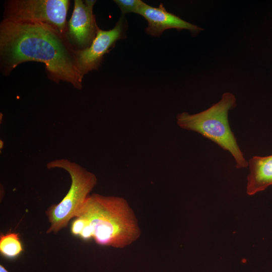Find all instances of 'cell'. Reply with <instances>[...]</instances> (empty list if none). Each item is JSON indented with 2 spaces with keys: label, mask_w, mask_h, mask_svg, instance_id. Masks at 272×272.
I'll return each mask as SVG.
<instances>
[{
  "label": "cell",
  "mask_w": 272,
  "mask_h": 272,
  "mask_svg": "<svg viewBox=\"0 0 272 272\" xmlns=\"http://www.w3.org/2000/svg\"><path fill=\"white\" fill-rule=\"evenodd\" d=\"M68 41L46 25L4 20L0 27L3 66L10 72L26 61L42 62L51 79L81 89L83 77L76 65L75 50Z\"/></svg>",
  "instance_id": "1"
},
{
  "label": "cell",
  "mask_w": 272,
  "mask_h": 272,
  "mask_svg": "<svg viewBox=\"0 0 272 272\" xmlns=\"http://www.w3.org/2000/svg\"><path fill=\"white\" fill-rule=\"evenodd\" d=\"M78 217L86 220L92 239L99 245L123 248L141 234L132 210L121 197L90 194L75 218Z\"/></svg>",
  "instance_id": "2"
},
{
  "label": "cell",
  "mask_w": 272,
  "mask_h": 272,
  "mask_svg": "<svg viewBox=\"0 0 272 272\" xmlns=\"http://www.w3.org/2000/svg\"><path fill=\"white\" fill-rule=\"evenodd\" d=\"M237 105L232 93H224L222 99L208 109L190 114L186 112L177 116V123L181 128L199 133L214 142L234 157L237 168H246L248 162L244 157L228 122L230 110Z\"/></svg>",
  "instance_id": "3"
},
{
  "label": "cell",
  "mask_w": 272,
  "mask_h": 272,
  "mask_svg": "<svg viewBox=\"0 0 272 272\" xmlns=\"http://www.w3.org/2000/svg\"><path fill=\"white\" fill-rule=\"evenodd\" d=\"M48 169L59 168L66 171L71 178L70 188L62 199L46 211L50 226L47 233H56L66 227L97 184L95 175L78 164L67 159H56L46 165Z\"/></svg>",
  "instance_id": "4"
},
{
  "label": "cell",
  "mask_w": 272,
  "mask_h": 272,
  "mask_svg": "<svg viewBox=\"0 0 272 272\" xmlns=\"http://www.w3.org/2000/svg\"><path fill=\"white\" fill-rule=\"evenodd\" d=\"M69 5L68 0L10 1L6 6L4 20L46 25L67 39L66 18Z\"/></svg>",
  "instance_id": "5"
},
{
  "label": "cell",
  "mask_w": 272,
  "mask_h": 272,
  "mask_svg": "<svg viewBox=\"0 0 272 272\" xmlns=\"http://www.w3.org/2000/svg\"><path fill=\"white\" fill-rule=\"evenodd\" d=\"M127 23L122 16L112 29L103 30L98 27L91 45L86 48L75 50L76 65L83 77L99 66L104 54L114 46L116 42L125 37Z\"/></svg>",
  "instance_id": "6"
},
{
  "label": "cell",
  "mask_w": 272,
  "mask_h": 272,
  "mask_svg": "<svg viewBox=\"0 0 272 272\" xmlns=\"http://www.w3.org/2000/svg\"><path fill=\"white\" fill-rule=\"evenodd\" d=\"M96 1L75 0L72 17L68 23V41L81 50L88 47L95 38L98 26L93 8Z\"/></svg>",
  "instance_id": "7"
},
{
  "label": "cell",
  "mask_w": 272,
  "mask_h": 272,
  "mask_svg": "<svg viewBox=\"0 0 272 272\" xmlns=\"http://www.w3.org/2000/svg\"><path fill=\"white\" fill-rule=\"evenodd\" d=\"M138 14L144 17L148 22V26L145 29L146 33L153 36H160L165 30L171 28L179 31L188 30L193 35H196L203 30L201 28L167 12L162 4L155 8L143 2Z\"/></svg>",
  "instance_id": "8"
},
{
  "label": "cell",
  "mask_w": 272,
  "mask_h": 272,
  "mask_svg": "<svg viewBox=\"0 0 272 272\" xmlns=\"http://www.w3.org/2000/svg\"><path fill=\"white\" fill-rule=\"evenodd\" d=\"M246 193L252 195L272 185V155L253 156L248 162Z\"/></svg>",
  "instance_id": "9"
},
{
  "label": "cell",
  "mask_w": 272,
  "mask_h": 272,
  "mask_svg": "<svg viewBox=\"0 0 272 272\" xmlns=\"http://www.w3.org/2000/svg\"><path fill=\"white\" fill-rule=\"evenodd\" d=\"M23 251L19 234L14 232L2 234L0 236V253L4 257L13 259Z\"/></svg>",
  "instance_id": "10"
},
{
  "label": "cell",
  "mask_w": 272,
  "mask_h": 272,
  "mask_svg": "<svg viewBox=\"0 0 272 272\" xmlns=\"http://www.w3.org/2000/svg\"><path fill=\"white\" fill-rule=\"evenodd\" d=\"M123 15L127 13L138 14L140 8L143 3L141 0H115Z\"/></svg>",
  "instance_id": "11"
},
{
  "label": "cell",
  "mask_w": 272,
  "mask_h": 272,
  "mask_svg": "<svg viewBox=\"0 0 272 272\" xmlns=\"http://www.w3.org/2000/svg\"><path fill=\"white\" fill-rule=\"evenodd\" d=\"M86 225V220L81 217H78L72 222L71 232L75 236L79 237Z\"/></svg>",
  "instance_id": "12"
},
{
  "label": "cell",
  "mask_w": 272,
  "mask_h": 272,
  "mask_svg": "<svg viewBox=\"0 0 272 272\" xmlns=\"http://www.w3.org/2000/svg\"><path fill=\"white\" fill-rule=\"evenodd\" d=\"M0 272H9L8 270L2 264L0 265Z\"/></svg>",
  "instance_id": "13"
}]
</instances>
